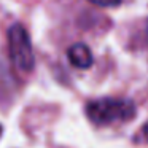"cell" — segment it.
<instances>
[{
	"instance_id": "2",
	"label": "cell",
	"mask_w": 148,
	"mask_h": 148,
	"mask_svg": "<svg viewBox=\"0 0 148 148\" xmlns=\"http://www.w3.org/2000/svg\"><path fill=\"white\" fill-rule=\"evenodd\" d=\"M8 48L13 64L21 72H32L35 67V56L32 49L29 32L21 24H14L8 29Z\"/></svg>"
},
{
	"instance_id": "4",
	"label": "cell",
	"mask_w": 148,
	"mask_h": 148,
	"mask_svg": "<svg viewBox=\"0 0 148 148\" xmlns=\"http://www.w3.org/2000/svg\"><path fill=\"white\" fill-rule=\"evenodd\" d=\"M89 2L97 5V7H103V8H113L121 3V0H89Z\"/></svg>"
},
{
	"instance_id": "5",
	"label": "cell",
	"mask_w": 148,
	"mask_h": 148,
	"mask_svg": "<svg viewBox=\"0 0 148 148\" xmlns=\"http://www.w3.org/2000/svg\"><path fill=\"white\" fill-rule=\"evenodd\" d=\"M138 138H140L142 143H148V121L142 126L140 132H138Z\"/></svg>"
},
{
	"instance_id": "3",
	"label": "cell",
	"mask_w": 148,
	"mask_h": 148,
	"mask_svg": "<svg viewBox=\"0 0 148 148\" xmlns=\"http://www.w3.org/2000/svg\"><path fill=\"white\" fill-rule=\"evenodd\" d=\"M67 59L77 69H89L94 62L92 53H91L89 46H86L84 43H75V45H72L67 51Z\"/></svg>"
},
{
	"instance_id": "1",
	"label": "cell",
	"mask_w": 148,
	"mask_h": 148,
	"mask_svg": "<svg viewBox=\"0 0 148 148\" xmlns=\"http://www.w3.org/2000/svg\"><path fill=\"white\" fill-rule=\"evenodd\" d=\"M135 103L129 99L102 97L86 103V116L96 126H112L131 121L135 116Z\"/></svg>"
},
{
	"instance_id": "6",
	"label": "cell",
	"mask_w": 148,
	"mask_h": 148,
	"mask_svg": "<svg viewBox=\"0 0 148 148\" xmlns=\"http://www.w3.org/2000/svg\"><path fill=\"white\" fill-rule=\"evenodd\" d=\"M0 134H2V126H0Z\"/></svg>"
}]
</instances>
